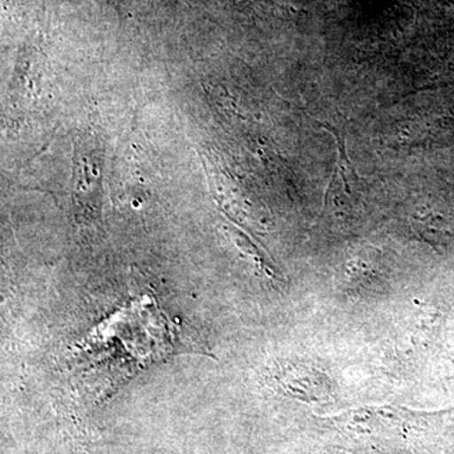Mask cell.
Here are the masks:
<instances>
[{
    "instance_id": "obj_2",
    "label": "cell",
    "mask_w": 454,
    "mask_h": 454,
    "mask_svg": "<svg viewBox=\"0 0 454 454\" xmlns=\"http://www.w3.org/2000/svg\"><path fill=\"white\" fill-rule=\"evenodd\" d=\"M321 125L328 133L333 134L334 139H336L337 154H339V162L337 164H339L340 175L342 177L343 184H345L346 190L349 192L348 179H356V172H355V168L352 167L351 162H349L348 154H346L345 143H343L340 131L333 128V125L325 124V122H321Z\"/></svg>"
},
{
    "instance_id": "obj_1",
    "label": "cell",
    "mask_w": 454,
    "mask_h": 454,
    "mask_svg": "<svg viewBox=\"0 0 454 454\" xmlns=\"http://www.w3.org/2000/svg\"><path fill=\"white\" fill-rule=\"evenodd\" d=\"M270 380L284 393L306 402H319L330 396L333 387L330 376L303 363H282L274 366Z\"/></svg>"
}]
</instances>
